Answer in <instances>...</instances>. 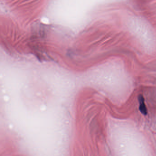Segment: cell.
<instances>
[{
  "instance_id": "obj_1",
  "label": "cell",
  "mask_w": 156,
  "mask_h": 156,
  "mask_svg": "<svg viewBox=\"0 0 156 156\" xmlns=\"http://www.w3.org/2000/svg\"><path fill=\"white\" fill-rule=\"evenodd\" d=\"M129 32L147 51H152L156 44V36L148 23L139 17L129 18L127 23Z\"/></svg>"
}]
</instances>
